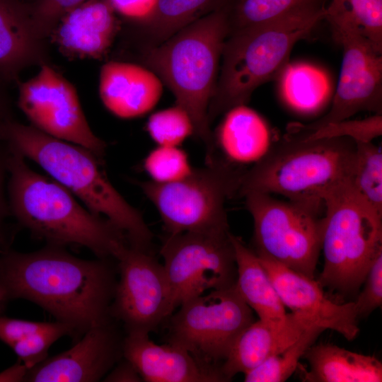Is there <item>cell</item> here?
I'll return each instance as SVG.
<instances>
[{
  "instance_id": "cell-1",
  "label": "cell",
  "mask_w": 382,
  "mask_h": 382,
  "mask_svg": "<svg viewBox=\"0 0 382 382\" xmlns=\"http://www.w3.org/2000/svg\"><path fill=\"white\" fill-rule=\"evenodd\" d=\"M112 260H83L50 244L32 253L8 249L0 253V286L6 300H28L72 325L77 341L112 318L118 277Z\"/></svg>"
},
{
  "instance_id": "cell-2",
  "label": "cell",
  "mask_w": 382,
  "mask_h": 382,
  "mask_svg": "<svg viewBox=\"0 0 382 382\" xmlns=\"http://www.w3.org/2000/svg\"><path fill=\"white\" fill-rule=\"evenodd\" d=\"M5 151L10 213L33 236L50 245L83 246L97 257L115 260L129 245L109 220L82 206L56 180L32 170L18 151L8 146Z\"/></svg>"
},
{
  "instance_id": "cell-3",
  "label": "cell",
  "mask_w": 382,
  "mask_h": 382,
  "mask_svg": "<svg viewBox=\"0 0 382 382\" xmlns=\"http://www.w3.org/2000/svg\"><path fill=\"white\" fill-rule=\"evenodd\" d=\"M1 133L8 146L36 163L91 212L121 230L130 246L151 250L152 232L139 212L111 184L101 168V158L83 146L11 118L2 125Z\"/></svg>"
},
{
  "instance_id": "cell-4",
  "label": "cell",
  "mask_w": 382,
  "mask_h": 382,
  "mask_svg": "<svg viewBox=\"0 0 382 382\" xmlns=\"http://www.w3.org/2000/svg\"><path fill=\"white\" fill-rule=\"evenodd\" d=\"M228 35L219 8L185 26L159 45L140 52L144 66L174 94L176 105L190 115L194 136L209 154L214 145L208 108L214 93Z\"/></svg>"
},
{
  "instance_id": "cell-5",
  "label": "cell",
  "mask_w": 382,
  "mask_h": 382,
  "mask_svg": "<svg viewBox=\"0 0 382 382\" xmlns=\"http://www.w3.org/2000/svg\"><path fill=\"white\" fill-rule=\"evenodd\" d=\"M325 6L227 36L216 89L208 108L210 125L231 108L246 105L258 86L277 78L289 62L294 45L308 37L325 19Z\"/></svg>"
},
{
  "instance_id": "cell-6",
  "label": "cell",
  "mask_w": 382,
  "mask_h": 382,
  "mask_svg": "<svg viewBox=\"0 0 382 382\" xmlns=\"http://www.w3.org/2000/svg\"><path fill=\"white\" fill-rule=\"evenodd\" d=\"M356 142L286 134L241 178L238 193L279 194L291 200L323 202L325 193L349 179Z\"/></svg>"
},
{
  "instance_id": "cell-7",
  "label": "cell",
  "mask_w": 382,
  "mask_h": 382,
  "mask_svg": "<svg viewBox=\"0 0 382 382\" xmlns=\"http://www.w3.org/2000/svg\"><path fill=\"white\" fill-rule=\"evenodd\" d=\"M323 200L324 266L318 282L342 294L355 292L382 253V215L358 196L349 179L325 193Z\"/></svg>"
},
{
  "instance_id": "cell-8",
  "label": "cell",
  "mask_w": 382,
  "mask_h": 382,
  "mask_svg": "<svg viewBox=\"0 0 382 382\" xmlns=\"http://www.w3.org/2000/svg\"><path fill=\"white\" fill-rule=\"evenodd\" d=\"M245 172L212 159L180 180L166 183L151 180L140 185L156 207L168 235L226 231L225 202L238 193Z\"/></svg>"
},
{
  "instance_id": "cell-9",
  "label": "cell",
  "mask_w": 382,
  "mask_h": 382,
  "mask_svg": "<svg viewBox=\"0 0 382 382\" xmlns=\"http://www.w3.org/2000/svg\"><path fill=\"white\" fill-rule=\"evenodd\" d=\"M243 197L253 220L255 252L314 278L321 251L323 202L284 201L259 192Z\"/></svg>"
},
{
  "instance_id": "cell-10",
  "label": "cell",
  "mask_w": 382,
  "mask_h": 382,
  "mask_svg": "<svg viewBox=\"0 0 382 382\" xmlns=\"http://www.w3.org/2000/svg\"><path fill=\"white\" fill-rule=\"evenodd\" d=\"M179 307L170 316L168 342L219 368L239 335L255 320L235 285L204 293Z\"/></svg>"
},
{
  "instance_id": "cell-11",
  "label": "cell",
  "mask_w": 382,
  "mask_h": 382,
  "mask_svg": "<svg viewBox=\"0 0 382 382\" xmlns=\"http://www.w3.org/2000/svg\"><path fill=\"white\" fill-rule=\"evenodd\" d=\"M230 231L168 235L161 248L175 308L207 291L235 285L237 266Z\"/></svg>"
},
{
  "instance_id": "cell-12",
  "label": "cell",
  "mask_w": 382,
  "mask_h": 382,
  "mask_svg": "<svg viewBox=\"0 0 382 382\" xmlns=\"http://www.w3.org/2000/svg\"><path fill=\"white\" fill-rule=\"evenodd\" d=\"M116 262L118 277L110 316L126 335H149L175 309L163 265L151 250L130 245Z\"/></svg>"
},
{
  "instance_id": "cell-13",
  "label": "cell",
  "mask_w": 382,
  "mask_h": 382,
  "mask_svg": "<svg viewBox=\"0 0 382 382\" xmlns=\"http://www.w3.org/2000/svg\"><path fill=\"white\" fill-rule=\"evenodd\" d=\"M343 57L332 103L322 117L308 124L291 123L287 133L306 134L346 120L361 111L382 113V54L355 30L330 23Z\"/></svg>"
},
{
  "instance_id": "cell-14",
  "label": "cell",
  "mask_w": 382,
  "mask_h": 382,
  "mask_svg": "<svg viewBox=\"0 0 382 382\" xmlns=\"http://www.w3.org/2000/svg\"><path fill=\"white\" fill-rule=\"evenodd\" d=\"M18 82V105L32 126L57 139L83 146L100 158L106 144L91 130L74 86L47 64Z\"/></svg>"
},
{
  "instance_id": "cell-15",
  "label": "cell",
  "mask_w": 382,
  "mask_h": 382,
  "mask_svg": "<svg viewBox=\"0 0 382 382\" xmlns=\"http://www.w3.org/2000/svg\"><path fill=\"white\" fill-rule=\"evenodd\" d=\"M111 318L91 326L69 349L28 369L23 381L95 382L123 357L124 337Z\"/></svg>"
},
{
  "instance_id": "cell-16",
  "label": "cell",
  "mask_w": 382,
  "mask_h": 382,
  "mask_svg": "<svg viewBox=\"0 0 382 382\" xmlns=\"http://www.w3.org/2000/svg\"><path fill=\"white\" fill-rule=\"evenodd\" d=\"M255 253L281 301L291 313L306 318L325 330H334L348 341L356 338L359 328L354 301L336 303L325 295L323 287L314 278L298 272L262 253Z\"/></svg>"
},
{
  "instance_id": "cell-17",
  "label": "cell",
  "mask_w": 382,
  "mask_h": 382,
  "mask_svg": "<svg viewBox=\"0 0 382 382\" xmlns=\"http://www.w3.org/2000/svg\"><path fill=\"white\" fill-rule=\"evenodd\" d=\"M117 16L110 0H86L66 13L49 37L69 58L99 59L120 30Z\"/></svg>"
},
{
  "instance_id": "cell-18",
  "label": "cell",
  "mask_w": 382,
  "mask_h": 382,
  "mask_svg": "<svg viewBox=\"0 0 382 382\" xmlns=\"http://www.w3.org/2000/svg\"><path fill=\"white\" fill-rule=\"evenodd\" d=\"M123 357L148 382L226 381L219 367L204 364L181 347L158 345L149 335H126Z\"/></svg>"
},
{
  "instance_id": "cell-19",
  "label": "cell",
  "mask_w": 382,
  "mask_h": 382,
  "mask_svg": "<svg viewBox=\"0 0 382 382\" xmlns=\"http://www.w3.org/2000/svg\"><path fill=\"white\" fill-rule=\"evenodd\" d=\"M160 78L144 66L110 61L100 69L99 93L105 108L121 118L149 112L158 103L163 86Z\"/></svg>"
},
{
  "instance_id": "cell-20",
  "label": "cell",
  "mask_w": 382,
  "mask_h": 382,
  "mask_svg": "<svg viewBox=\"0 0 382 382\" xmlns=\"http://www.w3.org/2000/svg\"><path fill=\"white\" fill-rule=\"evenodd\" d=\"M224 115L213 133V149L207 161L218 160L237 168L255 164L277 140L270 126L246 105L233 107Z\"/></svg>"
},
{
  "instance_id": "cell-21",
  "label": "cell",
  "mask_w": 382,
  "mask_h": 382,
  "mask_svg": "<svg viewBox=\"0 0 382 382\" xmlns=\"http://www.w3.org/2000/svg\"><path fill=\"white\" fill-rule=\"evenodd\" d=\"M312 325H316L293 313L280 324L254 320L233 344L220 366L221 375L228 381L238 374H247L291 345Z\"/></svg>"
},
{
  "instance_id": "cell-22",
  "label": "cell",
  "mask_w": 382,
  "mask_h": 382,
  "mask_svg": "<svg viewBox=\"0 0 382 382\" xmlns=\"http://www.w3.org/2000/svg\"><path fill=\"white\" fill-rule=\"evenodd\" d=\"M46 59L45 39L35 28L28 1L0 0V81H18L24 69Z\"/></svg>"
},
{
  "instance_id": "cell-23",
  "label": "cell",
  "mask_w": 382,
  "mask_h": 382,
  "mask_svg": "<svg viewBox=\"0 0 382 382\" xmlns=\"http://www.w3.org/2000/svg\"><path fill=\"white\" fill-rule=\"evenodd\" d=\"M309 371L303 372L307 382H381L382 364L375 357L354 352L335 345H312L304 356Z\"/></svg>"
},
{
  "instance_id": "cell-24",
  "label": "cell",
  "mask_w": 382,
  "mask_h": 382,
  "mask_svg": "<svg viewBox=\"0 0 382 382\" xmlns=\"http://www.w3.org/2000/svg\"><path fill=\"white\" fill-rule=\"evenodd\" d=\"M231 237L237 266L236 290L260 320L282 323L288 313L257 254L239 237L232 233Z\"/></svg>"
},
{
  "instance_id": "cell-25",
  "label": "cell",
  "mask_w": 382,
  "mask_h": 382,
  "mask_svg": "<svg viewBox=\"0 0 382 382\" xmlns=\"http://www.w3.org/2000/svg\"><path fill=\"white\" fill-rule=\"evenodd\" d=\"M222 0H156L149 14L130 25L140 52L159 45L219 8Z\"/></svg>"
},
{
  "instance_id": "cell-26",
  "label": "cell",
  "mask_w": 382,
  "mask_h": 382,
  "mask_svg": "<svg viewBox=\"0 0 382 382\" xmlns=\"http://www.w3.org/2000/svg\"><path fill=\"white\" fill-rule=\"evenodd\" d=\"M276 79L283 102L298 114L313 115L320 112L332 94L328 74L307 62H287Z\"/></svg>"
},
{
  "instance_id": "cell-27",
  "label": "cell",
  "mask_w": 382,
  "mask_h": 382,
  "mask_svg": "<svg viewBox=\"0 0 382 382\" xmlns=\"http://www.w3.org/2000/svg\"><path fill=\"white\" fill-rule=\"evenodd\" d=\"M329 0H222L228 35L259 27L294 13L324 7Z\"/></svg>"
},
{
  "instance_id": "cell-28",
  "label": "cell",
  "mask_w": 382,
  "mask_h": 382,
  "mask_svg": "<svg viewBox=\"0 0 382 382\" xmlns=\"http://www.w3.org/2000/svg\"><path fill=\"white\" fill-rule=\"evenodd\" d=\"M324 20L355 30L382 54V0H329Z\"/></svg>"
},
{
  "instance_id": "cell-29",
  "label": "cell",
  "mask_w": 382,
  "mask_h": 382,
  "mask_svg": "<svg viewBox=\"0 0 382 382\" xmlns=\"http://www.w3.org/2000/svg\"><path fill=\"white\" fill-rule=\"evenodd\" d=\"M351 186L373 210L382 215V152L372 141L356 142Z\"/></svg>"
},
{
  "instance_id": "cell-30",
  "label": "cell",
  "mask_w": 382,
  "mask_h": 382,
  "mask_svg": "<svg viewBox=\"0 0 382 382\" xmlns=\"http://www.w3.org/2000/svg\"><path fill=\"white\" fill-rule=\"evenodd\" d=\"M325 330L317 325L308 328L300 337L280 353L274 355L245 374V382H283L299 365L300 359Z\"/></svg>"
},
{
  "instance_id": "cell-31",
  "label": "cell",
  "mask_w": 382,
  "mask_h": 382,
  "mask_svg": "<svg viewBox=\"0 0 382 382\" xmlns=\"http://www.w3.org/2000/svg\"><path fill=\"white\" fill-rule=\"evenodd\" d=\"M146 129L158 146H178L189 136L194 134V126L190 115L177 105L151 115Z\"/></svg>"
},
{
  "instance_id": "cell-32",
  "label": "cell",
  "mask_w": 382,
  "mask_h": 382,
  "mask_svg": "<svg viewBox=\"0 0 382 382\" xmlns=\"http://www.w3.org/2000/svg\"><path fill=\"white\" fill-rule=\"evenodd\" d=\"M64 335L76 339L72 325L58 320L49 322L45 328L21 339L10 347L20 361L30 369L45 360L52 344Z\"/></svg>"
},
{
  "instance_id": "cell-33",
  "label": "cell",
  "mask_w": 382,
  "mask_h": 382,
  "mask_svg": "<svg viewBox=\"0 0 382 382\" xmlns=\"http://www.w3.org/2000/svg\"><path fill=\"white\" fill-rule=\"evenodd\" d=\"M144 166L152 181L174 182L192 170L186 153L178 146H158L146 156Z\"/></svg>"
},
{
  "instance_id": "cell-34",
  "label": "cell",
  "mask_w": 382,
  "mask_h": 382,
  "mask_svg": "<svg viewBox=\"0 0 382 382\" xmlns=\"http://www.w3.org/2000/svg\"><path fill=\"white\" fill-rule=\"evenodd\" d=\"M381 134L382 115L374 114L361 120L348 118L330 123L306 134H289L306 139L348 138L355 142H369Z\"/></svg>"
},
{
  "instance_id": "cell-35",
  "label": "cell",
  "mask_w": 382,
  "mask_h": 382,
  "mask_svg": "<svg viewBox=\"0 0 382 382\" xmlns=\"http://www.w3.org/2000/svg\"><path fill=\"white\" fill-rule=\"evenodd\" d=\"M86 0L28 1L30 14L39 35L45 40L58 21L68 12Z\"/></svg>"
},
{
  "instance_id": "cell-36",
  "label": "cell",
  "mask_w": 382,
  "mask_h": 382,
  "mask_svg": "<svg viewBox=\"0 0 382 382\" xmlns=\"http://www.w3.org/2000/svg\"><path fill=\"white\" fill-rule=\"evenodd\" d=\"M364 282L363 291L354 301L359 318L369 316L382 304V253L373 262Z\"/></svg>"
},
{
  "instance_id": "cell-37",
  "label": "cell",
  "mask_w": 382,
  "mask_h": 382,
  "mask_svg": "<svg viewBox=\"0 0 382 382\" xmlns=\"http://www.w3.org/2000/svg\"><path fill=\"white\" fill-rule=\"evenodd\" d=\"M48 323L0 316V340L10 347L21 339L45 328Z\"/></svg>"
},
{
  "instance_id": "cell-38",
  "label": "cell",
  "mask_w": 382,
  "mask_h": 382,
  "mask_svg": "<svg viewBox=\"0 0 382 382\" xmlns=\"http://www.w3.org/2000/svg\"><path fill=\"white\" fill-rule=\"evenodd\" d=\"M115 13L130 25L144 20L153 9L156 0H110Z\"/></svg>"
},
{
  "instance_id": "cell-39",
  "label": "cell",
  "mask_w": 382,
  "mask_h": 382,
  "mask_svg": "<svg viewBox=\"0 0 382 382\" xmlns=\"http://www.w3.org/2000/svg\"><path fill=\"white\" fill-rule=\"evenodd\" d=\"M6 173L4 152L0 150V253L9 249L14 236V231L6 223V218L11 214L8 199L5 195V174Z\"/></svg>"
},
{
  "instance_id": "cell-40",
  "label": "cell",
  "mask_w": 382,
  "mask_h": 382,
  "mask_svg": "<svg viewBox=\"0 0 382 382\" xmlns=\"http://www.w3.org/2000/svg\"><path fill=\"white\" fill-rule=\"evenodd\" d=\"M104 381L139 382L143 381L136 368L122 357L107 374Z\"/></svg>"
},
{
  "instance_id": "cell-41",
  "label": "cell",
  "mask_w": 382,
  "mask_h": 382,
  "mask_svg": "<svg viewBox=\"0 0 382 382\" xmlns=\"http://www.w3.org/2000/svg\"><path fill=\"white\" fill-rule=\"evenodd\" d=\"M26 366L21 362L17 363L12 367L0 374L1 381H23Z\"/></svg>"
},
{
  "instance_id": "cell-42",
  "label": "cell",
  "mask_w": 382,
  "mask_h": 382,
  "mask_svg": "<svg viewBox=\"0 0 382 382\" xmlns=\"http://www.w3.org/2000/svg\"><path fill=\"white\" fill-rule=\"evenodd\" d=\"M10 118L8 113V104L2 94L0 93V125Z\"/></svg>"
},
{
  "instance_id": "cell-43",
  "label": "cell",
  "mask_w": 382,
  "mask_h": 382,
  "mask_svg": "<svg viewBox=\"0 0 382 382\" xmlns=\"http://www.w3.org/2000/svg\"><path fill=\"white\" fill-rule=\"evenodd\" d=\"M4 301H6V293H5L4 289L0 286V305Z\"/></svg>"
},
{
  "instance_id": "cell-44",
  "label": "cell",
  "mask_w": 382,
  "mask_h": 382,
  "mask_svg": "<svg viewBox=\"0 0 382 382\" xmlns=\"http://www.w3.org/2000/svg\"><path fill=\"white\" fill-rule=\"evenodd\" d=\"M2 125H3V124H2ZM1 125H0V150L1 149V141H3L2 137H1Z\"/></svg>"
},
{
  "instance_id": "cell-45",
  "label": "cell",
  "mask_w": 382,
  "mask_h": 382,
  "mask_svg": "<svg viewBox=\"0 0 382 382\" xmlns=\"http://www.w3.org/2000/svg\"><path fill=\"white\" fill-rule=\"evenodd\" d=\"M25 1H30V0H25Z\"/></svg>"
}]
</instances>
